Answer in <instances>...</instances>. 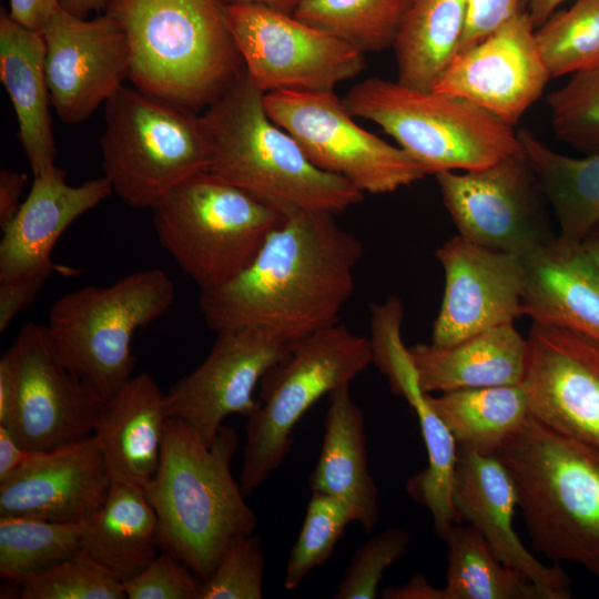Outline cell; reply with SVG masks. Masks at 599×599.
<instances>
[{"instance_id":"obj_1","label":"cell","mask_w":599,"mask_h":599,"mask_svg":"<svg viewBox=\"0 0 599 599\" xmlns=\"http://www.w3.org/2000/svg\"><path fill=\"white\" fill-rule=\"evenodd\" d=\"M363 255L362 241L334 214L294 212L237 276L201 291L199 307L216 334L257 326L294 342L338 323Z\"/></svg>"},{"instance_id":"obj_2","label":"cell","mask_w":599,"mask_h":599,"mask_svg":"<svg viewBox=\"0 0 599 599\" xmlns=\"http://www.w3.org/2000/svg\"><path fill=\"white\" fill-rule=\"evenodd\" d=\"M237 447L238 436L227 425L209 446L182 420L170 417L159 467L143 488L158 517L160 550L202 581L212 575L227 545L257 526L231 471Z\"/></svg>"},{"instance_id":"obj_3","label":"cell","mask_w":599,"mask_h":599,"mask_svg":"<svg viewBox=\"0 0 599 599\" xmlns=\"http://www.w3.org/2000/svg\"><path fill=\"white\" fill-rule=\"evenodd\" d=\"M227 0H108L124 30L134 88L199 112L244 71L231 33Z\"/></svg>"},{"instance_id":"obj_4","label":"cell","mask_w":599,"mask_h":599,"mask_svg":"<svg viewBox=\"0 0 599 599\" xmlns=\"http://www.w3.org/2000/svg\"><path fill=\"white\" fill-rule=\"evenodd\" d=\"M264 94L244 71L203 111L209 171L283 215L298 211L337 215L359 203L362 191L315 166L293 136L271 120Z\"/></svg>"},{"instance_id":"obj_5","label":"cell","mask_w":599,"mask_h":599,"mask_svg":"<svg viewBox=\"0 0 599 599\" xmlns=\"http://www.w3.org/2000/svg\"><path fill=\"white\" fill-rule=\"evenodd\" d=\"M495 456L512 479L534 548L599 578V449L529 414Z\"/></svg>"},{"instance_id":"obj_6","label":"cell","mask_w":599,"mask_h":599,"mask_svg":"<svg viewBox=\"0 0 599 599\" xmlns=\"http://www.w3.org/2000/svg\"><path fill=\"white\" fill-rule=\"evenodd\" d=\"M174 300V283L160 268L68 292L49 311L44 326L50 346L106 403L133 376L135 332L166 314Z\"/></svg>"},{"instance_id":"obj_7","label":"cell","mask_w":599,"mask_h":599,"mask_svg":"<svg viewBox=\"0 0 599 599\" xmlns=\"http://www.w3.org/2000/svg\"><path fill=\"white\" fill-rule=\"evenodd\" d=\"M342 101L353 116L393 136L427 174L484 169L521 149L514 126L464 99L433 90L370 78Z\"/></svg>"},{"instance_id":"obj_8","label":"cell","mask_w":599,"mask_h":599,"mask_svg":"<svg viewBox=\"0 0 599 599\" xmlns=\"http://www.w3.org/2000/svg\"><path fill=\"white\" fill-rule=\"evenodd\" d=\"M151 210L159 243L200 291L237 276L284 219L210 171L181 182Z\"/></svg>"},{"instance_id":"obj_9","label":"cell","mask_w":599,"mask_h":599,"mask_svg":"<svg viewBox=\"0 0 599 599\" xmlns=\"http://www.w3.org/2000/svg\"><path fill=\"white\" fill-rule=\"evenodd\" d=\"M104 104L103 176L126 205L152 209L174 186L209 171L201 114L125 84Z\"/></svg>"},{"instance_id":"obj_10","label":"cell","mask_w":599,"mask_h":599,"mask_svg":"<svg viewBox=\"0 0 599 599\" xmlns=\"http://www.w3.org/2000/svg\"><path fill=\"white\" fill-rule=\"evenodd\" d=\"M373 363L368 337L336 323L292 343L262 377L260 406L247 417L240 486L245 496L280 468L293 446V430L326 394L349 385Z\"/></svg>"},{"instance_id":"obj_11","label":"cell","mask_w":599,"mask_h":599,"mask_svg":"<svg viewBox=\"0 0 599 599\" xmlns=\"http://www.w3.org/2000/svg\"><path fill=\"white\" fill-rule=\"evenodd\" d=\"M264 106L315 166L363 193H392L427 174L405 150L357 125L334 92L278 89L264 94Z\"/></svg>"},{"instance_id":"obj_12","label":"cell","mask_w":599,"mask_h":599,"mask_svg":"<svg viewBox=\"0 0 599 599\" xmlns=\"http://www.w3.org/2000/svg\"><path fill=\"white\" fill-rule=\"evenodd\" d=\"M227 17L245 73L264 93L334 92L365 67L363 52L293 14L258 3L230 2Z\"/></svg>"},{"instance_id":"obj_13","label":"cell","mask_w":599,"mask_h":599,"mask_svg":"<svg viewBox=\"0 0 599 599\" xmlns=\"http://www.w3.org/2000/svg\"><path fill=\"white\" fill-rule=\"evenodd\" d=\"M434 175L459 235L475 244L522 256L556 235L522 148L484 169Z\"/></svg>"},{"instance_id":"obj_14","label":"cell","mask_w":599,"mask_h":599,"mask_svg":"<svg viewBox=\"0 0 599 599\" xmlns=\"http://www.w3.org/2000/svg\"><path fill=\"white\" fill-rule=\"evenodd\" d=\"M216 335L207 357L164 394L167 418L182 420L209 446L226 417H248L258 408L260 400L253 396L255 388L293 343L257 326Z\"/></svg>"},{"instance_id":"obj_15","label":"cell","mask_w":599,"mask_h":599,"mask_svg":"<svg viewBox=\"0 0 599 599\" xmlns=\"http://www.w3.org/2000/svg\"><path fill=\"white\" fill-rule=\"evenodd\" d=\"M18 376L10 427L29 451H44L93 433L105 402L55 357L44 325L27 323L9 347Z\"/></svg>"},{"instance_id":"obj_16","label":"cell","mask_w":599,"mask_h":599,"mask_svg":"<svg viewBox=\"0 0 599 599\" xmlns=\"http://www.w3.org/2000/svg\"><path fill=\"white\" fill-rule=\"evenodd\" d=\"M41 32L51 105L63 123H82L129 79L128 37L108 12L88 20L61 7Z\"/></svg>"},{"instance_id":"obj_17","label":"cell","mask_w":599,"mask_h":599,"mask_svg":"<svg viewBox=\"0 0 599 599\" xmlns=\"http://www.w3.org/2000/svg\"><path fill=\"white\" fill-rule=\"evenodd\" d=\"M522 387L530 414L599 449V341L532 322Z\"/></svg>"},{"instance_id":"obj_18","label":"cell","mask_w":599,"mask_h":599,"mask_svg":"<svg viewBox=\"0 0 599 599\" xmlns=\"http://www.w3.org/2000/svg\"><path fill=\"white\" fill-rule=\"evenodd\" d=\"M525 7L491 34L459 52L433 91L464 99L515 126L551 75Z\"/></svg>"},{"instance_id":"obj_19","label":"cell","mask_w":599,"mask_h":599,"mask_svg":"<svg viewBox=\"0 0 599 599\" xmlns=\"http://www.w3.org/2000/svg\"><path fill=\"white\" fill-rule=\"evenodd\" d=\"M445 288L432 344L450 346L522 315L521 256L475 244L460 235L435 252Z\"/></svg>"},{"instance_id":"obj_20","label":"cell","mask_w":599,"mask_h":599,"mask_svg":"<svg viewBox=\"0 0 599 599\" xmlns=\"http://www.w3.org/2000/svg\"><path fill=\"white\" fill-rule=\"evenodd\" d=\"M112 478L97 437L31 451L23 467L0 484V515L83 524L103 506Z\"/></svg>"},{"instance_id":"obj_21","label":"cell","mask_w":599,"mask_h":599,"mask_svg":"<svg viewBox=\"0 0 599 599\" xmlns=\"http://www.w3.org/2000/svg\"><path fill=\"white\" fill-rule=\"evenodd\" d=\"M112 193L104 176L70 185L65 171L57 165L33 176L28 196L1 229L0 282L45 283L58 268L51 254L63 232Z\"/></svg>"},{"instance_id":"obj_22","label":"cell","mask_w":599,"mask_h":599,"mask_svg":"<svg viewBox=\"0 0 599 599\" xmlns=\"http://www.w3.org/2000/svg\"><path fill=\"white\" fill-rule=\"evenodd\" d=\"M454 507L461 522L483 535L498 559L557 599L571 597L570 580L555 562L539 561L514 529L517 493L506 467L495 455L458 447L453 486Z\"/></svg>"},{"instance_id":"obj_23","label":"cell","mask_w":599,"mask_h":599,"mask_svg":"<svg viewBox=\"0 0 599 599\" xmlns=\"http://www.w3.org/2000/svg\"><path fill=\"white\" fill-rule=\"evenodd\" d=\"M521 265L522 315L599 341V266L581 242L556 234Z\"/></svg>"},{"instance_id":"obj_24","label":"cell","mask_w":599,"mask_h":599,"mask_svg":"<svg viewBox=\"0 0 599 599\" xmlns=\"http://www.w3.org/2000/svg\"><path fill=\"white\" fill-rule=\"evenodd\" d=\"M167 416L154 378L132 376L108 400L93 429L112 481L144 486L156 473Z\"/></svg>"},{"instance_id":"obj_25","label":"cell","mask_w":599,"mask_h":599,"mask_svg":"<svg viewBox=\"0 0 599 599\" xmlns=\"http://www.w3.org/2000/svg\"><path fill=\"white\" fill-rule=\"evenodd\" d=\"M308 485L312 493L343 501L365 531L378 522V489L368 468L364 413L349 385L329 394L319 457Z\"/></svg>"},{"instance_id":"obj_26","label":"cell","mask_w":599,"mask_h":599,"mask_svg":"<svg viewBox=\"0 0 599 599\" xmlns=\"http://www.w3.org/2000/svg\"><path fill=\"white\" fill-rule=\"evenodd\" d=\"M0 80L18 120V135L33 176L53 166L57 156L45 75L42 32L0 13Z\"/></svg>"},{"instance_id":"obj_27","label":"cell","mask_w":599,"mask_h":599,"mask_svg":"<svg viewBox=\"0 0 599 599\" xmlns=\"http://www.w3.org/2000/svg\"><path fill=\"white\" fill-rule=\"evenodd\" d=\"M409 353L427 394L522 383L528 342L514 323L491 327L450 346L416 344Z\"/></svg>"},{"instance_id":"obj_28","label":"cell","mask_w":599,"mask_h":599,"mask_svg":"<svg viewBox=\"0 0 599 599\" xmlns=\"http://www.w3.org/2000/svg\"><path fill=\"white\" fill-rule=\"evenodd\" d=\"M82 551L122 582L159 554L158 517L140 486L112 481L99 511L83 522Z\"/></svg>"},{"instance_id":"obj_29","label":"cell","mask_w":599,"mask_h":599,"mask_svg":"<svg viewBox=\"0 0 599 599\" xmlns=\"http://www.w3.org/2000/svg\"><path fill=\"white\" fill-rule=\"evenodd\" d=\"M520 145L564 238L582 242L599 223V153L572 158L547 146L528 129Z\"/></svg>"},{"instance_id":"obj_30","label":"cell","mask_w":599,"mask_h":599,"mask_svg":"<svg viewBox=\"0 0 599 599\" xmlns=\"http://www.w3.org/2000/svg\"><path fill=\"white\" fill-rule=\"evenodd\" d=\"M467 19V0H410L393 45L397 81L432 91L456 57Z\"/></svg>"},{"instance_id":"obj_31","label":"cell","mask_w":599,"mask_h":599,"mask_svg":"<svg viewBox=\"0 0 599 599\" xmlns=\"http://www.w3.org/2000/svg\"><path fill=\"white\" fill-rule=\"evenodd\" d=\"M457 447L495 455L530 414L521 384L464 388L427 395Z\"/></svg>"},{"instance_id":"obj_32","label":"cell","mask_w":599,"mask_h":599,"mask_svg":"<svg viewBox=\"0 0 599 599\" xmlns=\"http://www.w3.org/2000/svg\"><path fill=\"white\" fill-rule=\"evenodd\" d=\"M448 565L444 599H557L505 566L471 525H454L444 539Z\"/></svg>"},{"instance_id":"obj_33","label":"cell","mask_w":599,"mask_h":599,"mask_svg":"<svg viewBox=\"0 0 599 599\" xmlns=\"http://www.w3.org/2000/svg\"><path fill=\"white\" fill-rule=\"evenodd\" d=\"M410 0H304L293 16L356 50L393 48Z\"/></svg>"},{"instance_id":"obj_34","label":"cell","mask_w":599,"mask_h":599,"mask_svg":"<svg viewBox=\"0 0 599 599\" xmlns=\"http://www.w3.org/2000/svg\"><path fill=\"white\" fill-rule=\"evenodd\" d=\"M83 524L0 515V576L20 586L29 576L82 551Z\"/></svg>"},{"instance_id":"obj_35","label":"cell","mask_w":599,"mask_h":599,"mask_svg":"<svg viewBox=\"0 0 599 599\" xmlns=\"http://www.w3.org/2000/svg\"><path fill=\"white\" fill-rule=\"evenodd\" d=\"M551 78L599 64V0H576L535 31Z\"/></svg>"},{"instance_id":"obj_36","label":"cell","mask_w":599,"mask_h":599,"mask_svg":"<svg viewBox=\"0 0 599 599\" xmlns=\"http://www.w3.org/2000/svg\"><path fill=\"white\" fill-rule=\"evenodd\" d=\"M353 521L343 501L322 493H312L302 529L288 555L284 588H297L313 569L326 562L346 526Z\"/></svg>"},{"instance_id":"obj_37","label":"cell","mask_w":599,"mask_h":599,"mask_svg":"<svg viewBox=\"0 0 599 599\" xmlns=\"http://www.w3.org/2000/svg\"><path fill=\"white\" fill-rule=\"evenodd\" d=\"M547 103L559 141L585 155L599 153V64L570 74Z\"/></svg>"},{"instance_id":"obj_38","label":"cell","mask_w":599,"mask_h":599,"mask_svg":"<svg viewBox=\"0 0 599 599\" xmlns=\"http://www.w3.org/2000/svg\"><path fill=\"white\" fill-rule=\"evenodd\" d=\"M21 599H124L123 582L84 551L27 577Z\"/></svg>"},{"instance_id":"obj_39","label":"cell","mask_w":599,"mask_h":599,"mask_svg":"<svg viewBox=\"0 0 599 599\" xmlns=\"http://www.w3.org/2000/svg\"><path fill=\"white\" fill-rule=\"evenodd\" d=\"M264 568L261 539L254 532L235 537L202 581L199 599H261Z\"/></svg>"},{"instance_id":"obj_40","label":"cell","mask_w":599,"mask_h":599,"mask_svg":"<svg viewBox=\"0 0 599 599\" xmlns=\"http://www.w3.org/2000/svg\"><path fill=\"white\" fill-rule=\"evenodd\" d=\"M410 540L407 530L396 527L366 540L354 551L333 598H375L384 572L406 554Z\"/></svg>"},{"instance_id":"obj_41","label":"cell","mask_w":599,"mask_h":599,"mask_svg":"<svg viewBox=\"0 0 599 599\" xmlns=\"http://www.w3.org/2000/svg\"><path fill=\"white\" fill-rule=\"evenodd\" d=\"M123 586L129 599H199L202 580L182 561L161 550Z\"/></svg>"},{"instance_id":"obj_42","label":"cell","mask_w":599,"mask_h":599,"mask_svg":"<svg viewBox=\"0 0 599 599\" xmlns=\"http://www.w3.org/2000/svg\"><path fill=\"white\" fill-rule=\"evenodd\" d=\"M521 2L524 0H467V19L458 53L505 24L522 7Z\"/></svg>"},{"instance_id":"obj_43","label":"cell","mask_w":599,"mask_h":599,"mask_svg":"<svg viewBox=\"0 0 599 599\" xmlns=\"http://www.w3.org/2000/svg\"><path fill=\"white\" fill-rule=\"evenodd\" d=\"M44 283L35 280L0 282V333L8 329L13 319L27 309Z\"/></svg>"},{"instance_id":"obj_44","label":"cell","mask_w":599,"mask_h":599,"mask_svg":"<svg viewBox=\"0 0 599 599\" xmlns=\"http://www.w3.org/2000/svg\"><path fill=\"white\" fill-rule=\"evenodd\" d=\"M10 17L21 26L42 31L55 11L60 0H9Z\"/></svg>"},{"instance_id":"obj_45","label":"cell","mask_w":599,"mask_h":599,"mask_svg":"<svg viewBox=\"0 0 599 599\" xmlns=\"http://www.w3.org/2000/svg\"><path fill=\"white\" fill-rule=\"evenodd\" d=\"M18 403V376L13 355L8 348L0 358V425L9 428Z\"/></svg>"},{"instance_id":"obj_46","label":"cell","mask_w":599,"mask_h":599,"mask_svg":"<svg viewBox=\"0 0 599 599\" xmlns=\"http://www.w3.org/2000/svg\"><path fill=\"white\" fill-rule=\"evenodd\" d=\"M28 176L11 170L0 172V227H4L16 215L22 202L21 195Z\"/></svg>"},{"instance_id":"obj_47","label":"cell","mask_w":599,"mask_h":599,"mask_svg":"<svg viewBox=\"0 0 599 599\" xmlns=\"http://www.w3.org/2000/svg\"><path fill=\"white\" fill-rule=\"evenodd\" d=\"M31 451L26 450L12 433L0 425V484L10 479L27 463Z\"/></svg>"},{"instance_id":"obj_48","label":"cell","mask_w":599,"mask_h":599,"mask_svg":"<svg viewBox=\"0 0 599 599\" xmlns=\"http://www.w3.org/2000/svg\"><path fill=\"white\" fill-rule=\"evenodd\" d=\"M380 595L385 599H444L443 588L432 586L422 573L414 575L405 585L383 589Z\"/></svg>"},{"instance_id":"obj_49","label":"cell","mask_w":599,"mask_h":599,"mask_svg":"<svg viewBox=\"0 0 599 599\" xmlns=\"http://www.w3.org/2000/svg\"><path fill=\"white\" fill-rule=\"evenodd\" d=\"M566 0H524L535 29L542 26Z\"/></svg>"},{"instance_id":"obj_50","label":"cell","mask_w":599,"mask_h":599,"mask_svg":"<svg viewBox=\"0 0 599 599\" xmlns=\"http://www.w3.org/2000/svg\"><path fill=\"white\" fill-rule=\"evenodd\" d=\"M108 0H60V7L68 12L87 18L91 11H99L105 8Z\"/></svg>"},{"instance_id":"obj_51","label":"cell","mask_w":599,"mask_h":599,"mask_svg":"<svg viewBox=\"0 0 599 599\" xmlns=\"http://www.w3.org/2000/svg\"><path fill=\"white\" fill-rule=\"evenodd\" d=\"M304 0H227V2H252L266 6L271 9L293 14Z\"/></svg>"},{"instance_id":"obj_52","label":"cell","mask_w":599,"mask_h":599,"mask_svg":"<svg viewBox=\"0 0 599 599\" xmlns=\"http://www.w3.org/2000/svg\"><path fill=\"white\" fill-rule=\"evenodd\" d=\"M581 243L599 266V223L586 235Z\"/></svg>"}]
</instances>
